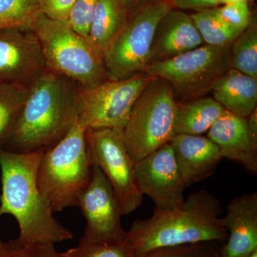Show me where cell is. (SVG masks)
I'll use <instances>...</instances> for the list:
<instances>
[{
	"label": "cell",
	"mask_w": 257,
	"mask_h": 257,
	"mask_svg": "<svg viewBox=\"0 0 257 257\" xmlns=\"http://www.w3.org/2000/svg\"><path fill=\"white\" fill-rule=\"evenodd\" d=\"M45 151L16 153L0 148V216H14L20 228V235L8 243L10 246L55 244L73 238L72 231L54 216L50 204L39 188L37 172Z\"/></svg>",
	"instance_id": "1"
},
{
	"label": "cell",
	"mask_w": 257,
	"mask_h": 257,
	"mask_svg": "<svg viewBox=\"0 0 257 257\" xmlns=\"http://www.w3.org/2000/svg\"><path fill=\"white\" fill-rule=\"evenodd\" d=\"M79 87L47 69L29 87L26 102L0 148L27 153L47 150L58 143L78 119Z\"/></svg>",
	"instance_id": "2"
},
{
	"label": "cell",
	"mask_w": 257,
	"mask_h": 257,
	"mask_svg": "<svg viewBox=\"0 0 257 257\" xmlns=\"http://www.w3.org/2000/svg\"><path fill=\"white\" fill-rule=\"evenodd\" d=\"M220 201L206 190L191 194L181 207L155 208L151 217L134 221L126 241L133 257L157 248L204 242L224 243L228 233L221 221Z\"/></svg>",
	"instance_id": "3"
},
{
	"label": "cell",
	"mask_w": 257,
	"mask_h": 257,
	"mask_svg": "<svg viewBox=\"0 0 257 257\" xmlns=\"http://www.w3.org/2000/svg\"><path fill=\"white\" fill-rule=\"evenodd\" d=\"M86 132L77 121L62 140L45 150L40 160L39 188L54 213L77 207L79 195L90 181L93 160Z\"/></svg>",
	"instance_id": "4"
},
{
	"label": "cell",
	"mask_w": 257,
	"mask_h": 257,
	"mask_svg": "<svg viewBox=\"0 0 257 257\" xmlns=\"http://www.w3.org/2000/svg\"><path fill=\"white\" fill-rule=\"evenodd\" d=\"M32 30L40 42L48 70L83 88L108 79L104 54L68 21L50 20L41 14Z\"/></svg>",
	"instance_id": "5"
},
{
	"label": "cell",
	"mask_w": 257,
	"mask_h": 257,
	"mask_svg": "<svg viewBox=\"0 0 257 257\" xmlns=\"http://www.w3.org/2000/svg\"><path fill=\"white\" fill-rule=\"evenodd\" d=\"M176 99L170 84L155 77L139 96L122 130L125 146L135 163L175 136Z\"/></svg>",
	"instance_id": "6"
},
{
	"label": "cell",
	"mask_w": 257,
	"mask_h": 257,
	"mask_svg": "<svg viewBox=\"0 0 257 257\" xmlns=\"http://www.w3.org/2000/svg\"><path fill=\"white\" fill-rule=\"evenodd\" d=\"M173 9L171 0H149L128 11L119 35L104 54L107 77L122 80L144 73L162 19Z\"/></svg>",
	"instance_id": "7"
},
{
	"label": "cell",
	"mask_w": 257,
	"mask_h": 257,
	"mask_svg": "<svg viewBox=\"0 0 257 257\" xmlns=\"http://www.w3.org/2000/svg\"><path fill=\"white\" fill-rule=\"evenodd\" d=\"M231 68L230 47L202 45L169 59L150 64L145 73L164 79L179 101L207 96L217 79Z\"/></svg>",
	"instance_id": "8"
},
{
	"label": "cell",
	"mask_w": 257,
	"mask_h": 257,
	"mask_svg": "<svg viewBox=\"0 0 257 257\" xmlns=\"http://www.w3.org/2000/svg\"><path fill=\"white\" fill-rule=\"evenodd\" d=\"M154 78L144 72L122 80L108 79L93 87H79L77 121L87 130H123L135 101Z\"/></svg>",
	"instance_id": "9"
},
{
	"label": "cell",
	"mask_w": 257,
	"mask_h": 257,
	"mask_svg": "<svg viewBox=\"0 0 257 257\" xmlns=\"http://www.w3.org/2000/svg\"><path fill=\"white\" fill-rule=\"evenodd\" d=\"M86 141L93 162L108 179L119 199L122 216L141 206L143 194L139 189L135 163L125 146L122 130H87Z\"/></svg>",
	"instance_id": "10"
},
{
	"label": "cell",
	"mask_w": 257,
	"mask_h": 257,
	"mask_svg": "<svg viewBox=\"0 0 257 257\" xmlns=\"http://www.w3.org/2000/svg\"><path fill=\"white\" fill-rule=\"evenodd\" d=\"M77 207L80 209L86 220L82 241L101 243L126 240L119 199L95 162H93L92 177L79 195Z\"/></svg>",
	"instance_id": "11"
},
{
	"label": "cell",
	"mask_w": 257,
	"mask_h": 257,
	"mask_svg": "<svg viewBox=\"0 0 257 257\" xmlns=\"http://www.w3.org/2000/svg\"><path fill=\"white\" fill-rule=\"evenodd\" d=\"M139 189L155 203V208L171 210L181 207L187 187L179 173L170 143L135 163Z\"/></svg>",
	"instance_id": "12"
},
{
	"label": "cell",
	"mask_w": 257,
	"mask_h": 257,
	"mask_svg": "<svg viewBox=\"0 0 257 257\" xmlns=\"http://www.w3.org/2000/svg\"><path fill=\"white\" fill-rule=\"evenodd\" d=\"M47 69L40 42L32 30H0V82L29 87Z\"/></svg>",
	"instance_id": "13"
},
{
	"label": "cell",
	"mask_w": 257,
	"mask_h": 257,
	"mask_svg": "<svg viewBox=\"0 0 257 257\" xmlns=\"http://www.w3.org/2000/svg\"><path fill=\"white\" fill-rule=\"evenodd\" d=\"M228 233L220 257H248L257 249V193L235 197L221 217Z\"/></svg>",
	"instance_id": "14"
},
{
	"label": "cell",
	"mask_w": 257,
	"mask_h": 257,
	"mask_svg": "<svg viewBox=\"0 0 257 257\" xmlns=\"http://www.w3.org/2000/svg\"><path fill=\"white\" fill-rule=\"evenodd\" d=\"M170 143L187 188L211 177L223 159L215 144L202 135H177Z\"/></svg>",
	"instance_id": "15"
},
{
	"label": "cell",
	"mask_w": 257,
	"mask_h": 257,
	"mask_svg": "<svg viewBox=\"0 0 257 257\" xmlns=\"http://www.w3.org/2000/svg\"><path fill=\"white\" fill-rule=\"evenodd\" d=\"M202 44L191 16L182 10L172 9L157 26L150 64L173 58Z\"/></svg>",
	"instance_id": "16"
},
{
	"label": "cell",
	"mask_w": 257,
	"mask_h": 257,
	"mask_svg": "<svg viewBox=\"0 0 257 257\" xmlns=\"http://www.w3.org/2000/svg\"><path fill=\"white\" fill-rule=\"evenodd\" d=\"M207 138L218 147L223 159L239 163L256 175L257 150L248 137L247 118L225 110L211 125Z\"/></svg>",
	"instance_id": "17"
},
{
	"label": "cell",
	"mask_w": 257,
	"mask_h": 257,
	"mask_svg": "<svg viewBox=\"0 0 257 257\" xmlns=\"http://www.w3.org/2000/svg\"><path fill=\"white\" fill-rule=\"evenodd\" d=\"M212 97L225 110L248 118L256 109L257 79L230 68L217 79L211 91Z\"/></svg>",
	"instance_id": "18"
},
{
	"label": "cell",
	"mask_w": 257,
	"mask_h": 257,
	"mask_svg": "<svg viewBox=\"0 0 257 257\" xmlns=\"http://www.w3.org/2000/svg\"><path fill=\"white\" fill-rule=\"evenodd\" d=\"M225 109L213 97L203 96L194 100L177 101L175 134L202 135L224 112Z\"/></svg>",
	"instance_id": "19"
},
{
	"label": "cell",
	"mask_w": 257,
	"mask_h": 257,
	"mask_svg": "<svg viewBox=\"0 0 257 257\" xmlns=\"http://www.w3.org/2000/svg\"><path fill=\"white\" fill-rule=\"evenodd\" d=\"M121 0H97L88 37L106 53L124 26L128 13Z\"/></svg>",
	"instance_id": "20"
},
{
	"label": "cell",
	"mask_w": 257,
	"mask_h": 257,
	"mask_svg": "<svg viewBox=\"0 0 257 257\" xmlns=\"http://www.w3.org/2000/svg\"><path fill=\"white\" fill-rule=\"evenodd\" d=\"M29 87L0 82V147L9 136L27 99Z\"/></svg>",
	"instance_id": "21"
},
{
	"label": "cell",
	"mask_w": 257,
	"mask_h": 257,
	"mask_svg": "<svg viewBox=\"0 0 257 257\" xmlns=\"http://www.w3.org/2000/svg\"><path fill=\"white\" fill-rule=\"evenodd\" d=\"M190 16L204 45L217 47H230L241 33L223 23L214 9L200 10Z\"/></svg>",
	"instance_id": "22"
},
{
	"label": "cell",
	"mask_w": 257,
	"mask_h": 257,
	"mask_svg": "<svg viewBox=\"0 0 257 257\" xmlns=\"http://www.w3.org/2000/svg\"><path fill=\"white\" fill-rule=\"evenodd\" d=\"M231 68L257 79V26L249 25L230 46Z\"/></svg>",
	"instance_id": "23"
},
{
	"label": "cell",
	"mask_w": 257,
	"mask_h": 257,
	"mask_svg": "<svg viewBox=\"0 0 257 257\" xmlns=\"http://www.w3.org/2000/svg\"><path fill=\"white\" fill-rule=\"evenodd\" d=\"M41 14L39 0H0V30H32Z\"/></svg>",
	"instance_id": "24"
},
{
	"label": "cell",
	"mask_w": 257,
	"mask_h": 257,
	"mask_svg": "<svg viewBox=\"0 0 257 257\" xmlns=\"http://www.w3.org/2000/svg\"><path fill=\"white\" fill-rule=\"evenodd\" d=\"M62 253L64 257H133L126 240L119 242L101 243L79 240L77 246Z\"/></svg>",
	"instance_id": "25"
},
{
	"label": "cell",
	"mask_w": 257,
	"mask_h": 257,
	"mask_svg": "<svg viewBox=\"0 0 257 257\" xmlns=\"http://www.w3.org/2000/svg\"><path fill=\"white\" fill-rule=\"evenodd\" d=\"M224 243L204 241L157 248L141 257H216Z\"/></svg>",
	"instance_id": "26"
},
{
	"label": "cell",
	"mask_w": 257,
	"mask_h": 257,
	"mask_svg": "<svg viewBox=\"0 0 257 257\" xmlns=\"http://www.w3.org/2000/svg\"><path fill=\"white\" fill-rule=\"evenodd\" d=\"M214 10L223 23L239 32H242L251 21L248 2L224 5Z\"/></svg>",
	"instance_id": "27"
},
{
	"label": "cell",
	"mask_w": 257,
	"mask_h": 257,
	"mask_svg": "<svg viewBox=\"0 0 257 257\" xmlns=\"http://www.w3.org/2000/svg\"><path fill=\"white\" fill-rule=\"evenodd\" d=\"M97 0H77L68 20L76 32L88 37Z\"/></svg>",
	"instance_id": "28"
},
{
	"label": "cell",
	"mask_w": 257,
	"mask_h": 257,
	"mask_svg": "<svg viewBox=\"0 0 257 257\" xmlns=\"http://www.w3.org/2000/svg\"><path fill=\"white\" fill-rule=\"evenodd\" d=\"M77 0H39L40 11L47 18L68 21Z\"/></svg>",
	"instance_id": "29"
},
{
	"label": "cell",
	"mask_w": 257,
	"mask_h": 257,
	"mask_svg": "<svg viewBox=\"0 0 257 257\" xmlns=\"http://www.w3.org/2000/svg\"><path fill=\"white\" fill-rule=\"evenodd\" d=\"M8 246L11 257H64L62 253L57 252L53 243H31L19 247L8 243Z\"/></svg>",
	"instance_id": "30"
},
{
	"label": "cell",
	"mask_w": 257,
	"mask_h": 257,
	"mask_svg": "<svg viewBox=\"0 0 257 257\" xmlns=\"http://www.w3.org/2000/svg\"><path fill=\"white\" fill-rule=\"evenodd\" d=\"M220 0H171L172 6L179 10H204L219 5Z\"/></svg>",
	"instance_id": "31"
},
{
	"label": "cell",
	"mask_w": 257,
	"mask_h": 257,
	"mask_svg": "<svg viewBox=\"0 0 257 257\" xmlns=\"http://www.w3.org/2000/svg\"><path fill=\"white\" fill-rule=\"evenodd\" d=\"M247 130L250 141L257 150V108L247 118Z\"/></svg>",
	"instance_id": "32"
},
{
	"label": "cell",
	"mask_w": 257,
	"mask_h": 257,
	"mask_svg": "<svg viewBox=\"0 0 257 257\" xmlns=\"http://www.w3.org/2000/svg\"><path fill=\"white\" fill-rule=\"evenodd\" d=\"M0 257H11L8 243L4 242L0 237Z\"/></svg>",
	"instance_id": "33"
},
{
	"label": "cell",
	"mask_w": 257,
	"mask_h": 257,
	"mask_svg": "<svg viewBox=\"0 0 257 257\" xmlns=\"http://www.w3.org/2000/svg\"><path fill=\"white\" fill-rule=\"evenodd\" d=\"M123 4L127 8L128 10L133 9L137 5L140 4L143 0H121Z\"/></svg>",
	"instance_id": "34"
},
{
	"label": "cell",
	"mask_w": 257,
	"mask_h": 257,
	"mask_svg": "<svg viewBox=\"0 0 257 257\" xmlns=\"http://www.w3.org/2000/svg\"><path fill=\"white\" fill-rule=\"evenodd\" d=\"M248 0H220L219 5L231 4V3H240V2H248Z\"/></svg>",
	"instance_id": "35"
},
{
	"label": "cell",
	"mask_w": 257,
	"mask_h": 257,
	"mask_svg": "<svg viewBox=\"0 0 257 257\" xmlns=\"http://www.w3.org/2000/svg\"><path fill=\"white\" fill-rule=\"evenodd\" d=\"M248 257H257V249L255 250Z\"/></svg>",
	"instance_id": "36"
},
{
	"label": "cell",
	"mask_w": 257,
	"mask_h": 257,
	"mask_svg": "<svg viewBox=\"0 0 257 257\" xmlns=\"http://www.w3.org/2000/svg\"><path fill=\"white\" fill-rule=\"evenodd\" d=\"M216 257H220V255H219H219H218V256H216Z\"/></svg>",
	"instance_id": "37"
}]
</instances>
